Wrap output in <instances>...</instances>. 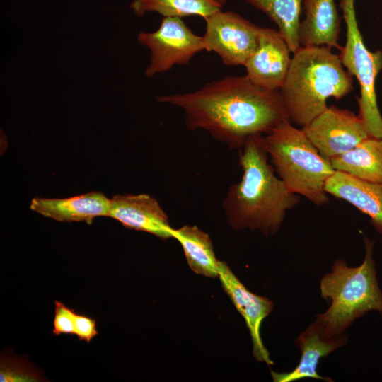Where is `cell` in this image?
Instances as JSON below:
<instances>
[{"instance_id": "e0dca14e", "label": "cell", "mask_w": 382, "mask_h": 382, "mask_svg": "<svg viewBox=\"0 0 382 382\" xmlns=\"http://www.w3.org/2000/svg\"><path fill=\"white\" fill-rule=\"evenodd\" d=\"M330 161L335 170L363 180L382 183V139L370 137Z\"/></svg>"}, {"instance_id": "3957f363", "label": "cell", "mask_w": 382, "mask_h": 382, "mask_svg": "<svg viewBox=\"0 0 382 382\" xmlns=\"http://www.w3.org/2000/svg\"><path fill=\"white\" fill-rule=\"evenodd\" d=\"M352 89V76L339 54L321 45L300 46L279 91L289 120L303 127L328 108L329 98L340 100Z\"/></svg>"}, {"instance_id": "7a4b0ae2", "label": "cell", "mask_w": 382, "mask_h": 382, "mask_svg": "<svg viewBox=\"0 0 382 382\" xmlns=\"http://www.w3.org/2000/svg\"><path fill=\"white\" fill-rule=\"evenodd\" d=\"M241 180L229 186L222 208L234 230L276 233L301 197L277 175L265 146L264 135L250 137L239 149Z\"/></svg>"}, {"instance_id": "d6986e66", "label": "cell", "mask_w": 382, "mask_h": 382, "mask_svg": "<svg viewBox=\"0 0 382 382\" xmlns=\"http://www.w3.org/2000/svg\"><path fill=\"white\" fill-rule=\"evenodd\" d=\"M226 0H132L129 7L137 16L156 12L163 17L199 16L204 19L221 11Z\"/></svg>"}, {"instance_id": "ba28073f", "label": "cell", "mask_w": 382, "mask_h": 382, "mask_svg": "<svg viewBox=\"0 0 382 382\" xmlns=\"http://www.w3.org/2000/svg\"><path fill=\"white\" fill-rule=\"evenodd\" d=\"M205 50L214 52L227 66H244L255 50L260 27L237 13L219 11L204 19Z\"/></svg>"}, {"instance_id": "7c38bea8", "label": "cell", "mask_w": 382, "mask_h": 382, "mask_svg": "<svg viewBox=\"0 0 382 382\" xmlns=\"http://www.w3.org/2000/svg\"><path fill=\"white\" fill-rule=\"evenodd\" d=\"M108 216L129 229L146 232L161 239L173 238L174 228L167 214L157 199L147 194L114 195Z\"/></svg>"}, {"instance_id": "7402d4cb", "label": "cell", "mask_w": 382, "mask_h": 382, "mask_svg": "<svg viewBox=\"0 0 382 382\" xmlns=\"http://www.w3.org/2000/svg\"><path fill=\"white\" fill-rule=\"evenodd\" d=\"M75 311L59 301H55L54 316L53 320V333L74 335Z\"/></svg>"}, {"instance_id": "30bf717a", "label": "cell", "mask_w": 382, "mask_h": 382, "mask_svg": "<svg viewBox=\"0 0 382 382\" xmlns=\"http://www.w3.org/2000/svg\"><path fill=\"white\" fill-rule=\"evenodd\" d=\"M290 52L279 30L260 27L257 45L244 64L247 77L260 88L279 91L290 66Z\"/></svg>"}, {"instance_id": "44dd1931", "label": "cell", "mask_w": 382, "mask_h": 382, "mask_svg": "<svg viewBox=\"0 0 382 382\" xmlns=\"http://www.w3.org/2000/svg\"><path fill=\"white\" fill-rule=\"evenodd\" d=\"M42 380V374L25 359L9 355L1 357V382H36Z\"/></svg>"}, {"instance_id": "9a60e30c", "label": "cell", "mask_w": 382, "mask_h": 382, "mask_svg": "<svg viewBox=\"0 0 382 382\" xmlns=\"http://www.w3.org/2000/svg\"><path fill=\"white\" fill-rule=\"evenodd\" d=\"M111 199L100 192H90L68 198L35 197L30 209L57 221H85L91 224L98 216H108Z\"/></svg>"}, {"instance_id": "5b68a950", "label": "cell", "mask_w": 382, "mask_h": 382, "mask_svg": "<svg viewBox=\"0 0 382 382\" xmlns=\"http://www.w3.org/2000/svg\"><path fill=\"white\" fill-rule=\"evenodd\" d=\"M264 143L277 175L291 192L316 205L328 202L325 184L335 170L301 129L285 120L264 135Z\"/></svg>"}, {"instance_id": "8992f818", "label": "cell", "mask_w": 382, "mask_h": 382, "mask_svg": "<svg viewBox=\"0 0 382 382\" xmlns=\"http://www.w3.org/2000/svg\"><path fill=\"white\" fill-rule=\"evenodd\" d=\"M355 0H342L340 7L347 26L345 46L339 50L342 64L360 86L357 98L359 117L364 122L371 137L382 139V116L380 113L375 90L376 79L382 70V51H369L359 31L355 11Z\"/></svg>"}, {"instance_id": "8fae6325", "label": "cell", "mask_w": 382, "mask_h": 382, "mask_svg": "<svg viewBox=\"0 0 382 382\" xmlns=\"http://www.w3.org/2000/svg\"><path fill=\"white\" fill-rule=\"evenodd\" d=\"M218 277L223 289L245 321L252 339L253 357L257 361L272 365L262 341L260 328L262 320L272 312L274 303L248 290L224 262L219 261Z\"/></svg>"}, {"instance_id": "ac0fdd59", "label": "cell", "mask_w": 382, "mask_h": 382, "mask_svg": "<svg viewBox=\"0 0 382 382\" xmlns=\"http://www.w3.org/2000/svg\"><path fill=\"white\" fill-rule=\"evenodd\" d=\"M173 238L181 245L190 269L195 273L215 278L219 275L216 259L209 236L196 226L185 225L174 228Z\"/></svg>"}, {"instance_id": "ffe728a7", "label": "cell", "mask_w": 382, "mask_h": 382, "mask_svg": "<svg viewBox=\"0 0 382 382\" xmlns=\"http://www.w3.org/2000/svg\"><path fill=\"white\" fill-rule=\"evenodd\" d=\"M265 13L278 26L279 31L294 53L299 47V29L303 0H245Z\"/></svg>"}, {"instance_id": "52a82bcc", "label": "cell", "mask_w": 382, "mask_h": 382, "mask_svg": "<svg viewBox=\"0 0 382 382\" xmlns=\"http://www.w3.org/2000/svg\"><path fill=\"white\" fill-rule=\"evenodd\" d=\"M139 44L150 51L147 77L169 71L175 65H186L198 52L205 50L203 37L195 34L178 17H163L154 32H140Z\"/></svg>"}, {"instance_id": "277c9868", "label": "cell", "mask_w": 382, "mask_h": 382, "mask_svg": "<svg viewBox=\"0 0 382 382\" xmlns=\"http://www.w3.org/2000/svg\"><path fill=\"white\" fill-rule=\"evenodd\" d=\"M364 244L365 255L360 265L349 267L345 260L338 259L320 281V295L330 304L324 313L316 315V320L327 335L344 334L356 319L368 312L382 313V291L373 258L374 241L364 237Z\"/></svg>"}, {"instance_id": "4fadbf2b", "label": "cell", "mask_w": 382, "mask_h": 382, "mask_svg": "<svg viewBox=\"0 0 382 382\" xmlns=\"http://www.w3.org/2000/svg\"><path fill=\"white\" fill-rule=\"evenodd\" d=\"M347 336H329L324 333L320 324L315 320L295 339L296 346L301 350V356L298 365L289 372L271 371L275 382H292L303 378L319 379L328 382L333 380L320 376L317 368L319 361L335 349L345 346Z\"/></svg>"}, {"instance_id": "2e32d148", "label": "cell", "mask_w": 382, "mask_h": 382, "mask_svg": "<svg viewBox=\"0 0 382 382\" xmlns=\"http://www.w3.org/2000/svg\"><path fill=\"white\" fill-rule=\"evenodd\" d=\"M303 5L305 18L299 29L300 45H325L340 50L341 18L335 0H303Z\"/></svg>"}, {"instance_id": "603a6c76", "label": "cell", "mask_w": 382, "mask_h": 382, "mask_svg": "<svg viewBox=\"0 0 382 382\" xmlns=\"http://www.w3.org/2000/svg\"><path fill=\"white\" fill-rule=\"evenodd\" d=\"M74 335L81 341L89 342L98 335L96 320L88 316L78 314L74 315Z\"/></svg>"}, {"instance_id": "9c48e42d", "label": "cell", "mask_w": 382, "mask_h": 382, "mask_svg": "<svg viewBox=\"0 0 382 382\" xmlns=\"http://www.w3.org/2000/svg\"><path fill=\"white\" fill-rule=\"evenodd\" d=\"M301 129L319 153L328 160L371 137L359 115L334 105L328 107Z\"/></svg>"}, {"instance_id": "5bb4252c", "label": "cell", "mask_w": 382, "mask_h": 382, "mask_svg": "<svg viewBox=\"0 0 382 382\" xmlns=\"http://www.w3.org/2000/svg\"><path fill=\"white\" fill-rule=\"evenodd\" d=\"M325 190L367 215L371 226L382 234V183L363 180L335 170L327 180Z\"/></svg>"}, {"instance_id": "6da1fadb", "label": "cell", "mask_w": 382, "mask_h": 382, "mask_svg": "<svg viewBox=\"0 0 382 382\" xmlns=\"http://www.w3.org/2000/svg\"><path fill=\"white\" fill-rule=\"evenodd\" d=\"M180 108L190 130L202 129L229 148L240 149L252 136L267 134L289 120L279 91L255 86L247 76H228L195 91L160 96Z\"/></svg>"}]
</instances>
